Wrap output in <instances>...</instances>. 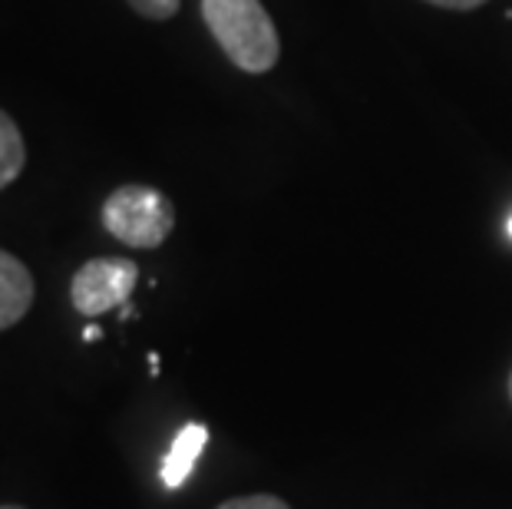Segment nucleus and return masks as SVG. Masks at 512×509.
Here are the masks:
<instances>
[{
    "label": "nucleus",
    "instance_id": "nucleus-1",
    "mask_svg": "<svg viewBox=\"0 0 512 509\" xmlns=\"http://www.w3.org/2000/svg\"><path fill=\"white\" fill-rule=\"evenodd\" d=\"M202 20L222 53L245 73L275 70L281 40L261 0H202Z\"/></svg>",
    "mask_w": 512,
    "mask_h": 509
},
{
    "label": "nucleus",
    "instance_id": "nucleus-2",
    "mask_svg": "<svg viewBox=\"0 0 512 509\" xmlns=\"http://www.w3.org/2000/svg\"><path fill=\"white\" fill-rule=\"evenodd\" d=\"M103 225L129 248H159L176 229V209L166 192L133 182L103 202Z\"/></svg>",
    "mask_w": 512,
    "mask_h": 509
},
{
    "label": "nucleus",
    "instance_id": "nucleus-3",
    "mask_svg": "<svg viewBox=\"0 0 512 509\" xmlns=\"http://www.w3.org/2000/svg\"><path fill=\"white\" fill-rule=\"evenodd\" d=\"M136 281L139 265L129 258H93L76 268L70 281V301L83 318H100V314L126 305L136 291Z\"/></svg>",
    "mask_w": 512,
    "mask_h": 509
},
{
    "label": "nucleus",
    "instance_id": "nucleus-4",
    "mask_svg": "<svg viewBox=\"0 0 512 509\" xmlns=\"http://www.w3.org/2000/svg\"><path fill=\"white\" fill-rule=\"evenodd\" d=\"M34 275L20 262L17 255H10L0 248V331L14 328L27 318V311L34 308Z\"/></svg>",
    "mask_w": 512,
    "mask_h": 509
},
{
    "label": "nucleus",
    "instance_id": "nucleus-5",
    "mask_svg": "<svg viewBox=\"0 0 512 509\" xmlns=\"http://www.w3.org/2000/svg\"><path fill=\"white\" fill-rule=\"evenodd\" d=\"M205 443H209V427L205 424H185L176 433L166 460H162V483H166L169 490H179V486L189 480L195 463L202 457Z\"/></svg>",
    "mask_w": 512,
    "mask_h": 509
},
{
    "label": "nucleus",
    "instance_id": "nucleus-6",
    "mask_svg": "<svg viewBox=\"0 0 512 509\" xmlns=\"http://www.w3.org/2000/svg\"><path fill=\"white\" fill-rule=\"evenodd\" d=\"M27 166V146L17 123L0 110V192L14 182Z\"/></svg>",
    "mask_w": 512,
    "mask_h": 509
},
{
    "label": "nucleus",
    "instance_id": "nucleus-7",
    "mask_svg": "<svg viewBox=\"0 0 512 509\" xmlns=\"http://www.w3.org/2000/svg\"><path fill=\"white\" fill-rule=\"evenodd\" d=\"M126 4L146 20H172L179 14L182 0H126Z\"/></svg>",
    "mask_w": 512,
    "mask_h": 509
},
{
    "label": "nucleus",
    "instance_id": "nucleus-8",
    "mask_svg": "<svg viewBox=\"0 0 512 509\" xmlns=\"http://www.w3.org/2000/svg\"><path fill=\"white\" fill-rule=\"evenodd\" d=\"M219 509H291V506L271 493H255V496H235V500L222 503Z\"/></svg>",
    "mask_w": 512,
    "mask_h": 509
},
{
    "label": "nucleus",
    "instance_id": "nucleus-9",
    "mask_svg": "<svg viewBox=\"0 0 512 509\" xmlns=\"http://www.w3.org/2000/svg\"><path fill=\"white\" fill-rule=\"evenodd\" d=\"M427 4L443 7V10H476V7L489 4V0H427Z\"/></svg>",
    "mask_w": 512,
    "mask_h": 509
},
{
    "label": "nucleus",
    "instance_id": "nucleus-10",
    "mask_svg": "<svg viewBox=\"0 0 512 509\" xmlns=\"http://www.w3.org/2000/svg\"><path fill=\"white\" fill-rule=\"evenodd\" d=\"M83 338H86V341H100V338H103V331L96 328V324H90V328L83 331Z\"/></svg>",
    "mask_w": 512,
    "mask_h": 509
},
{
    "label": "nucleus",
    "instance_id": "nucleus-11",
    "mask_svg": "<svg viewBox=\"0 0 512 509\" xmlns=\"http://www.w3.org/2000/svg\"><path fill=\"white\" fill-rule=\"evenodd\" d=\"M0 509H24V506H17V503H7V506H0Z\"/></svg>",
    "mask_w": 512,
    "mask_h": 509
},
{
    "label": "nucleus",
    "instance_id": "nucleus-12",
    "mask_svg": "<svg viewBox=\"0 0 512 509\" xmlns=\"http://www.w3.org/2000/svg\"><path fill=\"white\" fill-rule=\"evenodd\" d=\"M509 400H512V374H509Z\"/></svg>",
    "mask_w": 512,
    "mask_h": 509
},
{
    "label": "nucleus",
    "instance_id": "nucleus-13",
    "mask_svg": "<svg viewBox=\"0 0 512 509\" xmlns=\"http://www.w3.org/2000/svg\"><path fill=\"white\" fill-rule=\"evenodd\" d=\"M509 235H512V219H509Z\"/></svg>",
    "mask_w": 512,
    "mask_h": 509
}]
</instances>
